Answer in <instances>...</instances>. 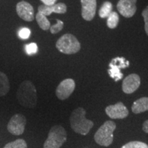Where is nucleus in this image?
Segmentation results:
<instances>
[{"instance_id": "nucleus-1", "label": "nucleus", "mask_w": 148, "mask_h": 148, "mask_svg": "<svg viewBox=\"0 0 148 148\" xmlns=\"http://www.w3.org/2000/svg\"><path fill=\"white\" fill-rule=\"evenodd\" d=\"M16 98L22 106L34 108L37 103L36 89L34 84L29 80L22 82L16 91Z\"/></svg>"}, {"instance_id": "nucleus-2", "label": "nucleus", "mask_w": 148, "mask_h": 148, "mask_svg": "<svg viewBox=\"0 0 148 148\" xmlns=\"http://www.w3.org/2000/svg\"><path fill=\"white\" fill-rule=\"evenodd\" d=\"M71 129L77 134L86 135L93 127L94 123L86 118V110L82 107L75 108L70 116Z\"/></svg>"}, {"instance_id": "nucleus-3", "label": "nucleus", "mask_w": 148, "mask_h": 148, "mask_svg": "<svg viewBox=\"0 0 148 148\" xmlns=\"http://www.w3.org/2000/svg\"><path fill=\"white\" fill-rule=\"evenodd\" d=\"M116 129V123L112 121H107L97 130L94 139L98 145L108 147L113 141V132Z\"/></svg>"}, {"instance_id": "nucleus-4", "label": "nucleus", "mask_w": 148, "mask_h": 148, "mask_svg": "<svg viewBox=\"0 0 148 148\" xmlns=\"http://www.w3.org/2000/svg\"><path fill=\"white\" fill-rule=\"evenodd\" d=\"M56 47L60 52L64 54H74L80 50L81 45L74 35L65 34L58 38Z\"/></svg>"}, {"instance_id": "nucleus-5", "label": "nucleus", "mask_w": 148, "mask_h": 148, "mask_svg": "<svg viewBox=\"0 0 148 148\" xmlns=\"http://www.w3.org/2000/svg\"><path fill=\"white\" fill-rule=\"evenodd\" d=\"M66 140L65 129L60 125L53 126L49 130L43 148H60Z\"/></svg>"}, {"instance_id": "nucleus-6", "label": "nucleus", "mask_w": 148, "mask_h": 148, "mask_svg": "<svg viewBox=\"0 0 148 148\" xmlns=\"http://www.w3.org/2000/svg\"><path fill=\"white\" fill-rule=\"evenodd\" d=\"M26 122V118L23 114H16L11 117L7 125V129L12 134L18 136L24 132Z\"/></svg>"}, {"instance_id": "nucleus-7", "label": "nucleus", "mask_w": 148, "mask_h": 148, "mask_svg": "<svg viewBox=\"0 0 148 148\" xmlns=\"http://www.w3.org/2000/svg\"><path fill=\"white\" fill-rule=\"evenodd\" d=\"M75 87V83L73 79H65L58 84L56 90V95L59 99L64 100L73 93Z\"/></svg>"}, {"instance_id": "nucleus-8", "label": "nucleus", "mask_w": 148, "mask_h": 148, "mask_svg": "<svg viewBox=\"0 0 148 148\" xmlns=\"http://www.w3.org/2000/svg\"><path fill=\"white\" fill-rule=\"evenodd\" d=\"M105 112L110 119H122L128 116L129 112L126 106L122 102L110 105L105 109Z\"/></svg>"}, {"instance_id": "nucleus-9", "label": "nucleus", "mask_w": 148, "mask_h": 148, "mask_svg": "<svg viewBox=\"0 0 148 148\" xmlns=\"http://www.w3.org/2000/svg\"><path fill=\"white\" fill-rule=\"evenodd\" d=\"M16 13L20 18L25 21L30 22L34 18V11L30 3L25 1L18 2L16 5Z\"/></svg>"}, {"instance_id": "nucleus-10", "label": "nucleus", "mask_w": 148, "mask_h": 148, "mask_svg": "<svg viewBox=\"0 0 148 148\" xmlns=\"http://www.w3.org/2000/svg\"><path fill=\"white\" fill-rule=\"evenodd\" d=\"M136 1L137 0H119L116 8L122 16L125 18H130L136 13Z\"/></svg>"}, {"instance_id": "nucleus-11", "label": "nucleus", "mask_w": 148, "mask_h": 148, "mask_svg": "<svg viewBox=\"0 0 148 148\" xmlns=\"http://www.w3.org/2000/svg\"><path fill=\"white\" fill-rule=\"evenodd\" d=\"M140 78L136 73L127 75L122 82V90L126 94H131L136 91L140 86Z\"/></svg>"}, {"instance_id": "nucleus-12", "label": "nucleus", "mask_w": 148, "mask_h": 148, "mask_svg": "<svg viewBox=\"0 0 148 148\" xmlns=\"http://www.w3.org/2000/svg\"><path fill=\"white\" fill-rule=\"evenodd\" d=\"M82 5V16L84 20L90 21L95 15L96 0H80Z\"/></svg>"}, {"instance_id": "nucleus-13", "label": "nucleus", "mask_w": 148, "mask_h": 148, "mask_svg": "<svg viewBox=\"0 0 148 148\" xmlns=\"http://www.w3.org/2000/svg\"><path fill=\"white\" fill-rule=\"evenodd\" d=\"M66 5L64 3H55L53 5H40L38 8V12H40L45 16H49L51 13L55 12L58 14H64L66 12Z\"/></svg>"}, {"instance_id": "nucleus-14", "label": "nucleus", "mask_w": 148, "mask_h": 148, "mask_svg": "<svg viewBox=\"0 0 148 148\" xmlns=\"http://www.w3.org/2000/svg\"><path fill=\"white\" fill-rule=\"evenodd\" d=\"M148 110V97H143L133 103L132 111L134 114H140Z\"/></svg>"}, {"instance_id": "nucleus-15", "label": "nucleus", "mask_w": 148, "mask_h": 148, "mask_svg": "<svg viewBox=\"0 0 148 148\" xmlns=\"http://www.w3.org/2000/svg\"><path fill=\"white\" fill-rule=\"evenodd\" d=\"M10 90V82L8 76L0 71V97L6 95Z\"/></svg>"}, {"instance_id": "nucleus-16", "label": "nucleus", "mask_w": 148, "mask_h": 148, "mask_svg": "<svg viewBox=\"0 0 148 148\" xmlns=\"http://www.w3.org/2000/svg\"><path fill=\"white\" fill-rule=\"evenodd\" d=\"M36 20L38 25L41 28L42 30H48L51 27L50 22L47 19L46 16L44 15L40 12H38V13L36 14Z\"/></svg>"}, {"instance_id": "nucleus-17", "label": "nucleus", "mask_w": 148, "mask_h": 148, "mask_svg": "<svg viewBox=\"0 0 148 148\" xmlns=\"http://www.w3.org/2000/svg\"><path fill=\"white\" fill-rule=\"evenodd\" d=\"M109 65L114 66L119 69H125L129 66L130 62L128 60H125V58L123 57H116L111 60Z\"/></svg>"}, {"instance_id": "nucleus-18", "label": "nucleus", "mask_w": 148, "mask_h": 148, "mask_svg": "<svg viewBox=\"0 0 148 148\" xmlns=\"http://www.w3.org/2000/svg\"><path fill=\"white\" fill-rule=\"evenodd\" d=\"M112 5L110 1H105L99 10V16L101 18H107L112 12Z\"/></svg>"}, {"instance_id": "nucleus-19", "label": "nucleus", "mask_w": 148, "mask_h": 148, "mask_svg": "<svg viewBox=\"0 0 148 148\" xmlns=\"http://www.w3.org/2000/svg\"><path fill=\"white\" fill-rule=\"evenodd\" d=\"M119 17L116 12H112L107 17V25L109 28L114 29L116 27L119 23Z\"/></svg>"}, {"instance_id": "nucleus-20", "label": "nucleus", "mask_w": 148, "mask_h": 148, "mask_svg": "<svg viewBox=\"0 0 148 148\" xmlns=\"http://www.w3.org/2000/svg\"><path fill=\"white\" fill-rule=\"evenodd\" d=\"M109 67H110V69L108 70V73L110 77L114 79V81L116 82V81H119L123 78V74L120 71L121 69L112 65H109Z\"/></svg>"}, {"instance_id": "nucleus-21", "label": "nucleus", "mask_w": 148, "mask_h": 148, "mask_svg": "<svg viewBox=\"0 0 148 148\" xmlns=\"http://www.w3.org/2000/svg\"><path fill=\"white\" fill-rule=\"evenodd\" d=\"M3 148H27V145L25 140L18 138L14 141L7 143Z\"/></svg>"}, {"instance_id": "nucleus-22", "label": "nucleus", "mask_w": 148, "mask_h": 148, "mask_svg": "<svg viewBox=\"0 0 148 148\" xmlns=\"http://www.w3.org/2000/svg\"><path fill=\"white\" fill-rule=\"evenodd\" d=\"M121 148H148V145L143 142L130 141L125 144Z\"/></svg>"}, {"instance_id": "nucleus-23", "label": "nucleus", "mask_w": 148, "mask_h": 148, "mask_svg": "<svg viewBox=\"0 0 148 148\" xmlns=\"http://www.w3.org/2000/svg\"><path fill=\"white\" fill-rule=\"evenodd\" d=\"M56 21H57L56 24H54V25H51L50 28H49L51 33L53 34H57V33L60 32V31L63 29V27H64V23L62 21H60V20L59 19H57Z\"/></svg>"}, {"instance_id": "nucleus-24", "label": "nucleus", "mask_w": 148, "mask_h": 148, "mask_svg": "<svg viewBox=\"0 0 148 148\" xmlns=\"http://www.w3.org/2000/svg\"><path fill=\"white\" fill-rule=\"evenodd\" d=\"M25 51H26L27 54L29 56L35 54L37 51H38V46H37L36 43L35 42H31V43L26 45L25 46Z\"/></svg>"}, {"instance_id": "nucleus-25", "label": "nucleus", "mask_w": 148, "mask_h": 148, "mask_svg": "<svg viewBox=\"0 0 148 148\" xmlns=\"http://www.w3.org/2000/svg\"><path fill=\"white\" fill-rule=\"evenodd\" d=\"M30 34V30H29V29L27 28V27H23L18 32V36L21 39H27V38H29Z\"/></svg>"}, {"instance_id": "nucleus-26", "label": "nucleus", "mask_w": 148, "mask_h": 148, "mask_svg": "<svg viewBox=\"0 0 148 148\" xmlns=\"http://www.w3.org/2000/svg\"><path fill=\"white\" fill-rule=\"evenodd\" d=\"M142 16L144 18L145 22V30L147 35L148 36V5L144 9L142 12Z\"/></svg>"}, {"instance_id": "nucleus-27", "label": "nucleus", "mask_w": 148, "mask_h": 148, "mask_svg": "<svg viewBox=\"0 0 148 148\" xmlns=\"http://www.w3.org/2000/svg\"><path fill=\"white\" fill-rule=\"evenodd\" d=\"M40 1L44 3V5L50 6V5H54L57 0H40Z\"/></svg>"}, {"instance_id": "nucleus-28", "label": "nucleus", "mask_w": 148, "mask_h": 148, "mask_svg": "<svg viewBox=\"0 0 148 148\" xmlns=\"http://www.w3.org/2000/svg\"><path fill=\"white\" fill-rule=\"evenodd\" d=\"M142 128H143V130L144 132L148 134V120H146V121L144 122Z\"/></svg>"}]
</instances>
